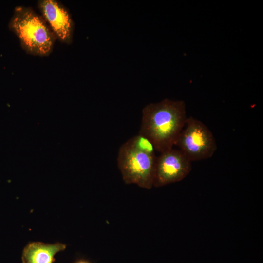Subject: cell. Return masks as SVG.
Wrapping results in <instances>:
<instances>
[{"instance_id":"277c9868","label":"cell","mask_w":263,"mask_h":263,"mask_svg":"<svg viewBox=\"0 0 263 263\" xmlns=\"http://www.w3.org/2000/svg\"><path fill=\"white\" fill-rule=\"evenodd\" d=\"M175 145L191 162L210 158L217 149L211 131L204 123L192 116L187 117Z\"/></svg>"},{"instance_id":"5b68a950","label":"cell","mask_w":263,"mask_h":263,"mask_svg":"<svg viewBox=\"0 0 263 263\" xmlns=\"http://www.w3.org/2000/svg\"><path fill=\"white\" fill-rule=\"evenodd\" d=\"M191 161L180 150L173 148L156 157L153 187L179 182L190 172Z\"/></svg>"},{"instance_id":"52a82bcc","label":"cell","mask_w":263,"mask_h":263,"mask_svg":"<svg viewBox=\"0 0 263 263\" xmlns=\"http://www.w3.org/2000/svg\"><path fill=\"white\" fill-rule=\"evenodd\" d=\"M66 244L56 242L47 244L40 242L29 243L23 248L21 260L22 263H53L55 255L64 250Z\"/></svg>"},{"instance_id":"ba28073f","label":"cell","mask_w":263,"mask_h":263,"mask_svg":"<svg viewBox=\"0 0 263 263\" xmlns=\"http://www.w3.org/2000/svg\"><path fill=\"white\" fill-rule=\"evenodd\" d=\"M130 142L140 150L151 155H155V149L152 143L147 137L138 134L129 139Z\"/></svg>"},{"instance_id":"7a4b0ae2","label":"cell","mask_w":263,"mask_h":263,"mask_svg":"<svg viewBox=\"0 0 263 263\" xmlns=\"http://www.w3.org/2000/svg\"><path fill=\"white\" fill-rule=\"evenodd\" d=\"M11 27L21 44L30 52L44 55L53 45V37L44 21L29 8L18 7Z\"/></svg>"},{"instance_id":"9c48e42d","label":"cell","mask_w":263,"mask_h":263,"mask_svg":"<svg viewBox=\"0 0 263 263\" xmlns=\"http://www.w3.org/2000/svg\"><path fill=\"white\" fill-rule=\"evenodd\" d=\"M73 263H93L90 260L84 259L79 258L75 261Z\"/></svg>"},{"instance_id":"6da1fadb","label":"cell","mask_w":263,"mask_h":263,"mask_svg":"<svg viewBox=\"0 0 263 263\" xmlns=\"http://www.w3.org/2000/svg\"><path fill=\"white\" fill-rule=\"evenodd\" d=\"M187 119L184 101L165 99L150 103L143 109L138 134L148 138L161 153L173 148Z\"/></svg>"},{"instance_id":"8992f818","label":"cell","mask_w":263,"mask_h":263,"mask_svg":"<svg viewBox=\"0 0 263 263\" xmlns=\"http://www.w3.org/2000/svg\"><path fill=\"white\" fill-rule=\"evenodd\" d=\"M41 11L56 35L63 41L70 40L73 23L67 11L57 1L44 0L39 3Z\"/></svg>"},{"instance_id":"3957f363","label":"cell","mask_w":263,"mask_h":263,"mask_svg":"<svg viewBox=\"0 0 263 263\" xmlns=\"http://www.w3.org/2000/svg\"><path fill=\"white\" fill-rule=\"evenodd\" d=\"M156 157L137 149L129 140L122 144L117 161L125 183L151 189L153 187Z\"/></svg>"}]
</instances>
